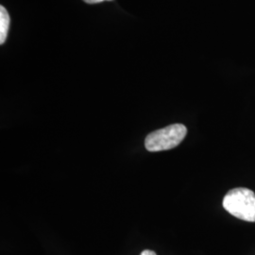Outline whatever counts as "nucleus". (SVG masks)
I'll return each mask as SVG.
<instances>
[{"label":"nucleus","instance_id":"obj_2","mask_svg":"<svg viewBox=\"0 0 255 255\" xmlns=\"http://www.w3.org/2000/svg\"><path fill=\"white\" fill-rule=\"evenodd\" d=\"M187 128L182 124H173L150 132L145 140V146L150 152L168 150L179 146L186 136Z\"/></svg>","mask_w":255,"mask_h":255},{"label":"nucleus","instance_id":"obj_3","mask_svg":"<svg viewBox=\"0 0 255 255\" xmlns=\"http://www.w3.org/2000/svg\"><path fill=\"white\" fill-rule=\"evenodd\" d=\"M10 18L7 9L0 6V44L3 45L8 36Z\"/></svg>","mask_w":255,"mask_h":255},{"label":"nucleus","instance_id":"obj_4","mask_svg":"<svg viewBox=\"0 0 255 255\" xmlns=\"http://www.w3.org/2000/svg\"><path fill=\"white\" fill-rule=\"evenodd\" d=\"M83 1L88 4H97V3H101L103 1H112V0H83Z\"/></svg>","mask_w":255,"mask_h":255},{"label":"nucleus","instance_id":"obj_5","mask_svg":"<svg viewBox=\"0 0 255 255\" xmlns=\"http://www.w3.org/2000/svg\"><path fill=\"white\" fill-rule=\"evenodd\" d=\"M140 255H157L155 254L153 251H150V250H145L142 252V254Z\"/></svg>","mask_w":255,"mask_h":255},{"label":"nucleus","instance_id":"obj_1","mask_svg":"<svg viewBox=\"0 0 255 255\" xmlns=\"http://www.w3.org/2000/svg\"><path fill=\"white\" fill-rule=\"evenodd\" d=\"M223 208L237 219L255 222V194L248 188H234L225 195Z\"/></svg>","mask_w":255,"mask_h":255}]
</instances>
